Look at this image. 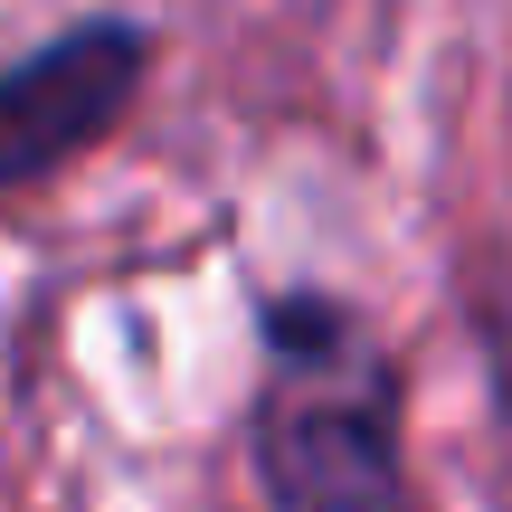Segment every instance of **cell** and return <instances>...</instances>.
<instances>
[{"label":"cell","mask_w":512,"mask_h":512,"mask_svg":"<svg viewBox=\"0 0 512 512\" xmlns=\"http://www.w3.org/2000/svg\"><path fill=\"white\" fill-rule=\"evenodd\" d=\"M256 475L275 512H418L399 456V370L361 313L285 294L266 313Z\"/></svg>","instance_id":"cell-1"},{"label":"cell","mask_w":512,"mask_h":512,"mask_svg":"<svg viewBox=\"0 0 512 512\" xmlns=\"http://www.w3.org/2000/svg\"><path fill=\"white\" fill-rule=\"evenodd\" d=\"M503 380H512V370H503Z\"/></svg>","instance_id":"cell-3"},{"label":"cell","mask_w":512,"mask_h":512,"mask_svg":"<svg viewBox=\"0 0 512 512\" xmlns=\"http://www.w3.org/2000/svg\"><path fill=\"white\" fill-rule=\"evenodd\" d=\"M143 67H152V38L133 29V19H86V29L29 48L0 76V190L48 181L57 162L105 143L114 114L143 86Z\"/></svg>","instance_id":"cell-2"}]
</instances>
